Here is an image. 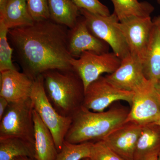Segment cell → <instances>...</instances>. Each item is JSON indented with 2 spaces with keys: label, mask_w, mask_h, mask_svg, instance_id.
<instances>
[{
  "label": "cell",
  "mask_w": 160,
  "mask_h": 160,
  "mask_svg": "<svg viewBox=\"0 0 160 160\" xmlns=\"http://www.w3.org/2000/svg\"><path fill=\"white\" fill-rule=\"evenodd\" d=\"M69 30L50 19L9 29L8 40L23 72L34 80L48 70L72 68Z\"/></svg>",
  "instance_id": "cell-1"
},
{
  "label": "cell",
  "mask_w": 160,
  "mask_h": 160,
  "mask_svg": "<svg viewBox=\"0 0 160 160\" xmlns=\"http://www.w3.org/2000/svg\"><path fill=\"white\" fill-rule=\"evenodd\" d=\"M129 109L116 102L107 111L101 112H95L82 106L72 116L65 141L80 144L103 140L126 122Z\"/></svg>",
  "instance_id": "cell-2"
},
{
  "label": "cell",
  "mask_w": 160,
  "mask_h": 160,
  "mask_svg": "<svg viewBox=\"0 0 160 160\" xmlns=\"http://www.w3.org/2000/svg\"><path fill=\"white\" fill-rule=\"evenodd\" d=\"M46 95L59 114L72 117L83 106L85 88L72 68L51 69L42 74Z\"/></svg>",
  "instance_id": "cell-3"
},
{
  "label": "cell",
  "mask_w": 160,
  "mask_h": 160,
  "mask_svg": "<svg viewBox=\"0 0 160 160\" xmlns=\"http://www.w3.org/2000/svg\"><path fill=\"white\" fill-rule=\"evenodd\" d=\"M30 98L33 109L51 132L59 152L71 125L72 118L59 114L52 105L46 95L42 74L34 80Z\"/></svg>",
  "instance_id": "cell-4"
},
{
  "label": "cell",
  "mask_w": 160,
  "mask_h": 160,
  "mask_svg": "<svg viewBox=\"0 0 160 160\" xmlns=\"http://www.w3.org/2000/svg\"><path fill=\"white\" fill-rule=\"evenodd\" d=\"M33 111L30 98L9 103L0 120V138H19L34 144Z\"/></svg>",
  "instance_id": "cell-5"
},
{
  "label": "cell",
  "mask_w": 160,
  "mask_h": 160,
  "mask_svg": "<svg viewBox=\"0 0 160 160\" xmlns=\"http://www.w3.org/2000/svg\"><path fill=\"white\" fill-rule=\"evenodd\" d=\"M80 13L92 33L107 43L121 60L130 54L125 38L116 26L119 20L114 12L103 16L80 9Z\"/></svg>",
  "instance_id": "cell-6"
},
{
  "label": "cell",
  "mask_w": 160,
  "mask_h": 160,
  "mask_svg": "<svg viewBox=\"0 0 160 160\" xmlns=\"http://www.w3.org/2000/svg\"><path fill=\"white\" fill-rule=\"evenodd\" d=\"M122 60L112 52L98 53L85 52L78 58L70 60L72 69L79 76L85 89L104 73L111 74L118 68Z\"/></svg>",
  "instance_id": "cell-7"
},
{
  "label": "cell",
  "mask_w": 160,
  "mask_h": 160,
  "mask_svg": "<svg viewBox=\"0 0 160 160\" xmlns=\"http://www.w3.org/2000/svg\"><path fill=\"white\" fill-rule=\"evenodd\" d=\"M134 92L119 89L102 75L93 81L85 89L83 106L95 112L105 111L118 101L132 103Z\"/></svg>",
  "instance_id": "cell-8"
},
{
  "label": "cell",
  "mask_w": 160,
  "mask_h": 160,
  "mask_svg": "<svg viewBox=\"0 0 160 160\" xmlns=\"http://www.w3.org/2000/svg\"><path fill=\"white\" fill-rule=\"evenodd\" d=\"M116 26L125 38L130 54L142 62L155 26L151 17H130L118 22Z\"/></svg>",
  "instance_id": "cell-9"
},
{
  "label": "cell",
  "mask_w": 160,
  "mask_h": 160,
  "mask_svg": "<svg viewBox=\"0 0 160 160\" xmlns=\"http://www.w3.org/2000/svg\"><path fill=\"white\" fill-rule=\"evenodd\" d=\"M106 77L119 89L134 92L146 89L153 84L146 78L142 61L130 54L122 60L120 66L114 72Z\"/></svg>",
  "instance_id": "cell-10"
},
{
  "label": "cell",
  "mask_w": 160,
  "mask_h": 160,
  "mask_svg": "<svg viewBox=\"0 0 160 160\" xmlns=\"http://www.w3.org/2000/svg\"><path fill=\"white\" fill-rule=\"evenodd\" d=\"M68 48L72 57L78 58L85 52L101 54L109 52L110 46L90 31L82 16L75 26L69 29Z\"/></svg>",
  "instance_id": "cell-11"
},
{
  "label": "cell",
  "mask_w": 160,
  "mask_h": 160,
  "mask_svg": "<svg viewBox=\"0 0 160 160\" xmlns=\"http://www.w3.org/2000/svg\"><path fill=\"white\" fill-rule=\"evenodd\" d=\"M126 122L141 126L155 123L160 116V103L153 84L144 90L134 92Z\"/></svg>",
  "instance_id": "cell-12"
},
{
  "label": "cell",
  "mask_w": 160,
  "mask_h": 160,
  "mask_svg": "<svg viewBox=\"0 0 160 160\" xmlns=\"http://www.w3.org/2000/svg\"><path fill=\"white\" fill-rule=\"evenodd\" d=\"M142 127L132 122H126L103 140L123 159L133 160Z\"/></svg>",
  "instance_id": "cell-13"
},
{
  "label": "cell",
  "mask_w": 160,
  "mask_h": 160,
  "mask_svg": "<svg viewBox=\"0 0 160 160\" xmlns=\"http://www.w3.org/2000/svg\"><path fill=\"white\" fill-rule=\"evenodd\" d=\"M34 80L18 70H7L0 74V97L9 103L30 98Z\"/></svg>",
  "instance_id": "cell-14"
},
{
  "label": "cell",
  "mask_w": 160,
  "mask_h": 160,
  "mask_svg": "<svg viewBox=\"0 0 160 160\" xmlns=\"http://www.w3.org/2000/svg\"><path fill=\"white\" fill-rule=\"evenodd\" d=\"M160 153V126L155 123L143 126L133 160H158Z\"/></svg>",
  "instance_id": "cell-15"
},
{
  "label": "cell",
  "mask_w": 160,
  "mask_h": 160,
  "mask_svg": "<svg viewBox=\"0 0 160 160\" xmlns=\"http://www.w3.org/2000/svg\"><path fill=\"white\" fill-rule=\"evenodd\" d=\"M35 160H55L58 151L51 132L33 109Z\"/></svg>",
  "instance_id": "cell-16"
},
{
  "label": "cell",
  "mask_w": 160,
  "mask_h": 160,
  "mask_svg": "<svg viewBox=\"0 0 160 160\" xmlns=\"http://www.w3.org/2000/svg\"><path fill=\"white\" fill-rule=\"evenodd\" d=\"M34 22L26 0H8L4 15L0 18V23L10 29L30 26Z\"/></svg>",
  "instance_id": "cell-17"
},
{
  "label": "cell",
  "mask_w": 160,
  "mask_h": 160,
  "mask_svg": "<svg viewBox=\"0 0 160 160\" xmlns=\"http://www.w3.org/2000/svg\"><path fill=\"white\" fill-rule=\"evenodd\" d=\"M146 78L154 84L160 78V28L155 25L150 43L142 61Z\"/></svg>",
  "instance_id": "cell-18"
},
{
  "label": "cell",
  "mask_w": 160,
  "mask_h": 160,
  "mask_svg": "<svg viewBox=\"0 0 160 160\" xmlns=\"http://www.w3.org/2000/svg\"><path fill=\"white\" fill-rule=\"evenodd\" d=\"M50 19L71 29L79 18L80 9L72 0H48Z\"/></svg>",
  "instance_id": "cell-19"
},
{
  "label": "cell",
  "mask_w": 160,
  "mask_h": 160,
  "mask_svg": "<svg viewBox=\"0 0 160 160\" xmlns=\"http://www.w3.org/2000/svg\"><path fill=\"white\" fill-rule=\"evenodd\" d=\"M34 144L18 137L0 138V160L21 157L34 159Z\"/></svg>",
  "instance_id": "cell-20"
},
{
  "label": "cell",
  "mask_w": 160,
  "mask_h": 160,
  "mask_svg": "<svg viewBox=\"0 0 160 160\" xmlns=\"http://www.w3.org/2000/svg\"><path fill=\"white\" fill-rule=\"evenodd\" d=\"M114 6V13L119 22L132 16L148 17L154 8L148 2L138 0H111Z\"/></svg>",
  "instance_id": "cell-21"
},
{
  "label": "cell",
  "mask_w": 160,
  "mask_h": 160,
  "mask_svg": "<svg viewBox=\"0 0 160 160\" xmlns=\"http://www.w3.org/2000/svg\"><path fill=\"white\" fill-rule=\"evenodd\" d=\"M92 144V142L72 144L65 141L55 160H81L88 158Z\"/></svg>",
  "instance_id": "cell-22"
},
{
  "label": "cell",
  "mask_w": 160,
  "mask_h": 160,
  "mask_svg": "<svg viewBox=\"0 0 160 160\" xmlns=\"http://www.w3.org/2000/svg\"><path fill=\"white\" fill-rule=\"evenodd\" d=\"M9 30L3 23H0V72L17 70L12 61L14 51L8 40Z\"/></svg>",
  "instance_id": "cell-23"
},
{
  "label": "cell",
  "mask_w": 160,
  "mask_h": 160,
  "mask_svg": "<svg viewBox=\"0 0 160 160\" xmlns=\"http://www.w3.org/2000/svg\"><path fill=\"white\" fill-rule=\"evenodd\" d=\"M89 160H125L117 154L104 140L93 143Z\"/></svg>",
  "instance_id": "cell-24"
},
{
  "label": "cell",
  "mask_w": 160,
  "mask_h": 160,
  "mask_svg": "<svg viewBox=\"0 0 160 160\" xmlns=\"http://www.w3.org/2000/svg\"><path fill=\"white\" fill-rule=\"evenodd\" d=\"M28 9L35 22L50 19L48 0H26Z\"/></svg>",
  "instance_id": "cell-25"
},
{
  "label": "cell",
  "mask_w": 160,
  "mask_h": 160,
  "mask_svg": "<svg viewBox=\"0 0 160 160\" xmlns=\"http://www.w3.org/2000/svg\"><path fill=\"white\" fill-rule=\"evenodd\" d=\"M79 9L103 16L110 14L108 7L102 4L99 0H72Z\"/></svg>",
  "instance_id": "cell-26"
},
{
  "label": "cell",
  "mask_w": 160,
  "mask_h": 160,
  "mask_svg": "<svg viewBox=\"0 0 160 160\" xmlns=\"http://www.w3.org/2000/svg\"><path fill=\"white\" fill-rule=\"evenodd\" d=\"M9 103V102L5 98L0 97V120L6 112Z\"/></svg>",
  "instance_id": "cell-27"
},
{
  "label": "cell",
  "mask_w": 160,
  "mask_h": 160,
  "mask_svg": "<svg viewBox=\"0 0 160 160\" xmlns=\"http://www.w3.org/2000/svg\"><path fill=\"white\" fill-rule=\"evenodd\" d=\"M8 0H0V18L4 15Z\"/></svg>",
  "instance_id": "cell-28"
},
{
  "label": "cell",
  "mask_w": 160,
  "mask_h": 160,
  "mask_svg": "<svg viewBox=\"0 0 160 160\" xmlns=\"http://www.w3.org/2000/svg\"><path fill=\"white\" fill-rule=\"evenodd\" d=\"M153 86L157 97L160 103V78L153 84Z\"/></svg>",
  "instance_id": "cell-29"
},
{
  "label": "cell",
  "mask_w": 160,
  "mask_h": 160,
  "mask_svg": "<svg viewBox=\"0 0 160 160\" xmlns=\"http://www.w3.org/2000/svg\"><path fill=\"white\" fill-rule=\"evenodd\" d=\"M152 21L154 25L160 28V15L155 18Z\"/></svg>",
  "instance_id": "cell-30"
},
{
  "label": "cell",
  "mask_w": 160,
  "mask_h": 160,
  "mask_svg": "<svg viewBox=\"0 0 160 160\" xmlns=\"http://www.w3.org/2000/svg\"><path fill=\"white\" fill-rule=\"evenodd\" d=\"M15 160H35L34 159L28 157H21L18 158Z\"/></svg>",
  "instance_id": "cell-31"
},
{
  "label": "cell",
  "mask_w": 160,
  "mask_h": 160,
  "mask_svg": "<svg viewBox=\"0 0 160 160\" xmlns=\"http://www.w3.org/2000/svg\"><path fill=\"white\" fill-rule=\"evenodd\" d=\"M155 123H156V124H157L158 125L160 126V116L157 120V121Z\"/></svg>",
  "instance_id": "cell-32"
},
{
  "label": "cell",
  "mask_w": 160,
  "mask_h": 160,
  "mask_svg": "<svg viewBox=\"0 0 160 160\" xmlns=\"http://www.w3.org/2000/svg\"><path fill=\"white\" fill-rule=\"evenodd\" d=\"M155 1H156L157 2L158 4L160 6V0H155Z\"/></svg>",
  "instance_id": "cell-33"
},
{
  "label": "cell",
  "mask_w": 160,
  "mask_h": 160,
  "mask_svg": "<svg viewBox=\"0 0 160 160\" xmlns=\"http://www.w3.org/2000/svg\"><path fill=\"white\" fill-rule=\"evenodd\" d=\"M158 160H160V153L159 155L158 158Z\"/></svg>",
  "instance_id": "cell-34"
},
{
  "label": "cell",
  "mask_w": 160,
  "mask_h": 160,
  "mask_svg": "<svg viewBox=\"0 0 160 160\" xmlns=\"http://www.w3.org/2000/svg\"><path fill=\"white\" fill-rule=\"evenodd\" d=\"M82 160H89V158H86Z\"/></svg>",
  "instance_id": "cell-35"
}]
</instances>
